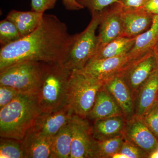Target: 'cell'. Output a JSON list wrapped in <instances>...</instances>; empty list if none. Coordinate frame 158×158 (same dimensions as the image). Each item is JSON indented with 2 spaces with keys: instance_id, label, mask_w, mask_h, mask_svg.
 <instances>
[{
  "instance_id": "83f0119b",
  "label": "cell",
  "mask_w": 158,
  "mask_h": 158,
  "mask_svg": "<svg viewBox=\"0 0 158 158\" xmlns=\"http://www.w3.org/2000/svg\"><path fill=\"white\" fill-rule=\"evenodd\" d=\"M119 152L124 154L129 158H148L147 153L135 145L125 140Z\"/></svg>"
},
{
  "instance_id": "2e32d148",
  "label": "cell",
  "mask_w": 158,
  "mask_h": 158,
  "mask_svg": "<svg viewBox=\"0 0 158 158\" xmlns=\"http://www.w3.org/2000/svg\"><path fill=\"white\" fill-rule=\"evenodd\" d=\"M158 93V69L142 84L135 98V115L141 117L152 106Z\"/></svg>"
},
{
  "instance_id": "7c38bea8",
  "label": "cell",
  "mask_w": 158,
  "mask_h": 158,
  "mask_svg": "<svg viewBox=\"0 0 158 158\" xmlns=\"http://www.w3.org/2000/svg\"><path fill=\"white\" fill-rule=\"evenodd\" d=\"M74 114L68 105L52 112L41 113L31 128L40 135L52 138L70 121Z\"/></svg>"
},
{
  "instance_id": "cb8c5ba5",
  "label": "cell",
  "mask_w": 158,
  "mask_h": 158,
  "mask_svg": "<svg viewBox=\"0 0 158 158\" xmlns=\"http://www.w3.org/2000/svg\"><path fill=\"white\" fill-rule=\"evenodd\" d=\"M0 158H25L22 141L11 138H1Z\"/></svg>"
},
{
  "instance_id": "1f68e13d",
  "label": "cell",
  "mask_w": 158,
  "mask_h": 158,
  "mask_svg": "<svg viewBox=\"0 0 158 158\" xmlns=\"http://www.w3.org/2000/svg\"><path fill=\"white\" fill-rule=\"evenodd\" d=\"M141 8L152 15H158V0H146Z\"/></svg>"
},
{
  "instance_id": "484cf974",
  "label": "cell",
  "mask_w": 158,
  "mask_h": 158,
  "mask_svg": "<svg viewBox=\"0 0 158 158\" xmlns=\"http://www.w3.org/2000/svg\"><path fill=\"white\" fill-rule=\"evenodd\" d=\"M140 118L158 140V100H156L152 106Z\"/></svg>"
},
{
  "instance_id": "ac0fdd59",
  "label": "cell",
  "mask_w": 158,
  "mask_h": 158,
  "mask_svg": "<svg viewBox=\"0 0 158 158\" xmlns=\"http://www.w3.org/2000/svg\"><path fill=\"white\" fill-rule=\"evenodd\" d=\"M158 40V15H154L150 27L136 37L134 45L127 53L130 59L135 61L152 52Z\"/></svg>"
},
{
  "instance_id": "4316f807",
  "label": "cell",
  "mask_w": 158,
  "mask_h": 158,
  "mask_svg": "<svg viewBox=\"0 0 158 158\" xmlns=\"http://www.w3.org/2000/svg\"><path fill=\"white\" fill-rule=\"evenodd\" d=\"M84 8H87L91 13L100 12L115 3H118V0H76Z\"/></svg>"
},
{
  "instance_id": "7402d4cb",
  "label": "cell",
  "mask_w": 158,
  "mask_h": 158,
  "mask_svg": "<svg viewBox=\"0 0 158 158\" xmlns=\"http://www.w3.org/2000/svg\"><path fill=\"white\" fill-rule=\"evenodd\" d=\"M71 119L53 138L52 158H70L72 141Z\"/></svg>"
},
{
  "instance_id": "52a82bcc",
  "label": "cell",
  "mask_w": 158,
  "mask_h": 158,
  "mask_svg": "<svg viewBox=\"0 0 158 158\" xmlns=\"http://www.w3.org/2000/svg\"><path fill=\"white\" fill-rule=\"evenodd\" d=\"M72 141L70 158H97V141L86 118L74 114L71 119Z\"/></svg>"
},
{
  "instance_id": "5b68a950",
  "label": "cell",
  "mask_w": 158,
  "mask_h": 158,
  "mask_svg": "<svg viewBox=\"0 0 158 158\" xmlns=\"http://www.w3.org/2000/svg\"><path fill=\"white\" fill-rule=\"evenodd\" d=\"M44 62L23 61L0 69V85L9 86L20 94H37Z\"/></svg>"
},
{
  "instance_id": "44dd1931",
  "label": "cell",
  "mask_w": 158,
  "mask_h": 158,
  "mask_svg": "<svg viewBox=\"0 0 158 158\" xmlns=\"http://www.w3.org/2000/svg\"><path fill=\"white\" fill-rule=\"evenodd\" d=\"M136 37L122 36L106 44H100L96 53L90 60L106 59L127 54L134 45Z\"/></svg>"
},
{
  "instance_id": "e575fe53",
  "label": "cell",
  "mask_w": 158,
  "mask_h": 158,
  "mask_svg": "<svg viewBox=\"0 0 158 158\" xmlns=\"http://www.w3.org/2000/svg\"><path fill=\"white\" fill-rule=\"evenodd\" d=\"M154 53L155 55H156V56L158 59V40L154 48L153 49Z\"/></svg>"
},
{
  "instance_id": "5bb4252c",
  "label": "cell",
  "mask_w": 158,
  "mask_h": 158,
  "mask_svg": "<svg viewBox=\"0 0 158 158\" xmlns=\"http://www.w3.org/2000/svg\"><path fill=\"white\" fill-rule=\"evenodd\" d=\"M153 17V15L141 8L132 9L123 8V37H136L144 33L150 27Z\"/></svg>"
},
{
  "instance_id": "f546056e",
  "label": "cell",
  "mask_w": 158,
  "mask_h": 158,
  "mask_svg": "<svg viewBox=\"0 0 158 158\" xmlns=\"http://www.w3.org/2000/svg\"><path fill=\"white\" fill-rule=\"evenodd\" d=\"M58 0H31L33 11L44 13L46 10L53 9Z\"/></svg>"
},
{
  "instance_id": "3957f363",
  "label": "cell",
  "mask_w": 158,
  "mask_h": 158,
  "mask_svg": "<svg viewBox=\"0 0 158 158\" xmlns=\"http://www.w3.org/2000/svg\"><path fill=\"white\" fill-rule=\"evenodd\" d=\"M72 71L62 62H44L42 80L37 94L41 113L52 112L67 105Z\"/></svg>"
},
{
  "instance_id": "4dcf8cb0",
  "label": "cell",
  "mask_w": 158,
  "mask_h": 158,
  "mask_svg": "<svg viewBox=\"0 0 158 158\" xmlns=\"http://www.w3.org/2000/svg\"><path fill=\"white\" fill-rule=\"evenodd\" d=\"M146 0H118V3L125 9H139L143 6Z\"/></svg>"
},
{
  "instance_id": "f1b7e54d",
  "label": "cell",
  "mask_w": 158,
  "mask_h": 158,
  "mask_svg": "<svg viewBox=\"0 0 158 158\" xmlns=\"http://www.w3.org/2000/svg\"><path fill=\"white\" fill-rule=\"evenodd\" d=\"M20 94L11 87L0 85V109L9 104Z\"/></svg>"
},
{
  "instance_id": "8d00e7d4",
  "label": "cell",
  "mask_w": 158,
  "mask_h": 158,
  "mask_svg": "<svg viewBox=\"0 0 158 158\" xmlns=\"http://www.w3.org/2000/svg\"><path fill=\"white\" fill-rule=\"evenodd\" d=\"M156 100H158V93L157 95Z\"/></svg>"
},
{
  "instance_id": "d590c367",
  "label": "cell",
  "mask_w": 158,
  "mask_h": 158,
  "mask_svg": "<svg viewBox=\"0 0 158 158\" xmlns=\"http://www.w3.org/2000/svg\"><path fill=\"white\" fill-rule=\"evenodd\" d=\"M149 158H158V149L155 151L154 152L152 153L149 156Z\"/></svg>"
},
{
  "instance_id": "ffe728a7",
  "label": "cell",
  "mask_w": 158,
  "mask_h": 158,
  "mask_svg": "<svg viewBox=\"0 0 158 158\" xmlns=\"http://www.w3.org/2000/svg\"><path fill=\"white\" fill-rule=\"evenodd\" d=\"M44 13L33 11H24L12 10L6 17L17 28L23 37L35 31L39 25Z\"/></svg>"
},
{
  "instance_id": "9a60e30c",
  "label": "cell",
  "mask_w": 158,
  "mask_h": 158,
  "mask_svg": "<svg viewBox=\"0 0 158 158\" xmlns=\"http://www.w3.org/2000/svg\"><path fill=\"white\" fill-rule=\"evenodd\" d=\"M53 138L40 135L31 128L21 141L25 158H52Z\"/></svg>"
},
{
  "instance_id": "8fae6325",
  "label": "cell",
  "mask_w": 158,
  "mask_h": 158,
  "mask_svg": "<svg viewBox=\"0 0 158 158\" xmlns=\"http://www.w3.org/2000/svg\"><path fill=\"white\" fill-rule=\"evenodd\" d=\"M123 135L126 141L140 148L149 156L158 149L157 139L140 117L134 116L127 121Z\"/></svg>"
},
{
  "instance_id": "603a6c76",
  "label": "cell",
  "mask_w": 158,
  "mask_h": 158,
  "mask_svg": "<svg viewBox=\"0 0 158 158\" xmlns=\"http://www.w3.org/2000/svg\"><path fill=\"white\" fill-rule=\"evenodd\" d=\"M123 135L102 141H97V158H112L118 152L125 141Z\"/></svg>"
},
{
  "instance_id": "d6986e66",
  "label": "cell",
  "mask_w": 158,
  "mask_h": 158,
  "mask_svg": "<svg viewBox=\"0 0 158 158\" xmlns=\"http://www.w3.org/2000/svg\"><path fill=\"white\" fill-rule=\"evenodd\" d=\"M118 115H123L121 108L103 85L97 94L88 117L95 120Z\"/></svg>"
},
{
  "instance_id": "d6a6232c",
  "label": "cell",
  "mask_w": 158,
  "mask_h": 158,
  "mask_svg": "<svg viewBox=\"0 0 158 158\" xmlns=\"http://www.w3.org/2000/svg\"><path fill=\"white\" fill-rule=\"evenodd\" d=\"M65 9L70 11L79 10L84 9V7L77 2L76 0H62Z\"/></svg>"
},
{
  "instance_id": "836d02e7",
  "label": "cell",
  "mask_w": 158,
  "mask_h": 158,
  "mask_svg": "<svg viewBox=\"0 0 158 158\" xmlns=\"http://www.w3.org/2000/svg\"><path fill=\"white\" fill-rule=\"evenodd\" d=\"M112 158H129L128 156L121 152H117L113 155Z\"/></svg>"
},
{
  "instance_id": "e0dca14e",
  "label": "cell",
  "mask_w": 158,
  "mask_h": 158,
  "mask_svg": "<svg viewBox=\"0 0 158 158\" xmlns=\"http://www.w3.org/2000/svg\"><path fill=\"white\" fill-rule=\"evenodd\" d=\"M92 126L94 138L102 141L123 135L127 120L123 115L110 116L94 120Z\"/></svg>"
},
{
  "instance_id": "d4e9b609",
  "label": "cell",
  "mask_w": 158,
  "mask_h": 158,
  "mask_svg": "<svg viewBox=\"0 0 158 158\" xmlns=\"http://www.w3.org/2000/svg\"><path fill=\"white\" fill-rule=\"evenodd\" d=\"M14 23L6 19L0 22V44L1 47L23 38Z\"/></svg>"
},
{
  "instance_id": "30bf717a",
  "label": "cell",
  "mask_w": 158,
  "mask_h": 158,
  "mask_svg": "<svg viewBox=\"0 0 158 158\" xmlns=\"http://www.w3.org/2000/svg\"><path fill=\"white\" fill-rule=\"evenodd\" d=\"M98 37L100 44H105L123 36V8L115 3L100 11Z\"/></svg>"
},
{
  "instance_id": "4fadbf2b",
  "label": "cell",
  "mask_w": 158,
  "mask_h": 158,
  "mask_svg": "<svg viewBox=\"0 0 158 158\" xmlns=\"http://www.w3.org/2000/svg\"><path fill=\"white\" fill-rule=\"evenodd\" d=\"M121 108L127 121L135 115V98L129 87L120 74L111 78L104 84Z\"/></svg>"
},
{
  "instance_id": "7a4b0ae2",
  "label": "cell",
  "mask_w": 158,
  "mask_h": 158,
  "mask_svg": "<svg viewBox=\"0 0 158 158\" xmlns=\"http://www.w3.org/2000/svg\"><path fill=\"white\" fill-rule=\"evenodd\" d=\"M41 113L37 94H20L0 109V136L22 141Z\"/></svg>"
},
{
  "instance_id": "ba28073f",
  "label": "cell",
  "mask_w": 158,
  "mask_h": 158,
  "mask_svg": "<svg viewBox=\"0 0 158 158\" xmlns=\"http://www.w3.org/2000/svg\"><path fill=\"white\" fill-rule=\"evenodd\" d=\"M158 69V59L153 51L133 61L120 74L131 91L134 98L142 84Z\"/></svg>"
},
{
  "instance_id": "6da1fadb",
  "label": "cell",
  "mask_w": 158,
  "mask_h": 158,
  "mask_svg": "<svg viewBox=\"0 0 158 158\" xmlns=\"http://www.w3.org/2000/svg\"><path fill=\"white\" fill-rule=\"evenodd\" d=\"M75 36L69 33L66 25L56 15L44 13L35 31L1 47L0 69L23 61L63 63Z\"/></svg>"
},
{
  "instance_id": "277c9868",
  "label": "cell",
  "mask_w": 158,
  "mask_h": 158,
  "mask_svg": "<svg viewBox=\"0 0 158 158\" xmlns=\"http://www.w3.org/2000/svg\"><path fill=\"white\" fill-rule=\"evenodd\" d=\"M103 85L102 82L84 71L72 70L69 83L67 105L74 114L82 118L88 117L97 94Z\"/></svg>"
},
{
  "instance_id": "74e56055",
  "label": "cell",
  "mask_w": 158,
  "mask_h": 158,
  "mask_svg": "<svg viewBox=\"0 0 158 158\" xmlns=\"http://www.w3.org/2000/svg\"></svg>"
},
{
  "instance_id": "9c48e42d",
  "label": "cell",
  "mask_w": 158,
  "mask_h": 158,
  "mask_svg": "<svg viewBox=\"0 0 158 158\" xmlns=\"http://www.w3.org/2000/svg\"><path fill=\"white\" fill-rule=\"evenodd\" d=\"M132 62L127 54H125L106 59H91L81 70L104 84L121 73Z\"/></svg>"
},
{
  "instance_id": "8992f818",
  "label": "cell",
  "mask_w": 158,
  "mask_h": 158,
  "mask_svg": "<svg viewBox=\"0 0 158 158\" xmlns=\"http://www.w3.org/2000/svg\"><path fill=\"white\" fill-rule=\"evenodd\" d=\"M92 19L86 29L80 34H76L70 50L63 62L70 70H80L93 58L100 45L95 32L98 27L100 12L91 13Z\"/></svg>"
}]
</instances>
